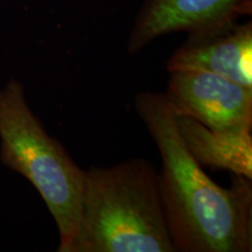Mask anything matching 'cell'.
I'll return each instance as SVG.
<instances>
[{
    "mask_svg": "<svg viewBox=\"0 0 252 252\" xmlns=\"http://www.w3.org/2000/svg\"><path fill=\"white\" fill-rule=\"evenodd\" d=\"M134 109L161 158L160 193L176 252H250L252 187L234 174L230 188L220 187L191 157L166 94L141 91Z\"/></svg>",
    "mask_w": 252,
    "mask_h": 252,
    "instance_id": "obj_1",
    "label": "cell"
},
{
    "mask_svg": "<svg viewBox=\"0 0 252 252\" xmlns=\"http://www.w3.org/2000/svg\"><path fill=\"white\" fill-rule=\"evenodd\" d=\"M63 252H176L151 161L86 171L80 223Z\"/></svg>",
    "mask_w": 252,
    "mask_h": 252,
    "instance_id": "obj_2",
    "label": "cell"
},
{
    "mask_svg": "<svg viewBox=\"0 0 252 252\" xmlns=\"http://www.w3.org/2000/svg\"><path fill=\"white\" fill-rule=\"evenodd\" d=\"M0 161L39 191L58 225V251H64L80 223L86 171L46 131L17 78L0 89Z\"/></svg>",
    "mask_w": 252,
    "mask_h": 252,
    "instance_id": "obj_3",
    "label": "cell"
},
{
    "mask_svg": "<svg viewBox=\"0 0 252 252\" xmlns=\"http://www.w3.org/2000/svg\"><path fill=\"white\" fill-rule=\"evenodd\" d=\"M166 96L176 115L213 130L252 128V88L197 70L169 72Z\"/></svg>",
    "mask_w": 252,
    "mask_h": 252,
    "instance_id": "obj_4",
    "label": "cell"
},
{
    "mask_svg": "<svg viewBox=\"0 0 252 252\" xmlns=\"http://www.w3.org/2000/svg\"><path fill=\"white\" fill-rule=\"evenodd\" d=\"M250 11L251 0H146L135 20L127 52L135 54L157 37L174 32L217 30Z\"/></svg>",
    "mask_w": 252,
    "mask_h": 252,
    "instance_id": "obj_5",
    "label": "cell"
},
{
    "mask_svg": "<svg viewBox=\"0 0 252 252\" xmlns=\"http://www.w3.org/2000/svg\"><path fill=\"white\" fill-rule=\"evenodd\" d=\"M168 72H212L252 88V25L231 23L217 30L188 34L167 62Z\"/></svg>",
    "mask_w": 252,
    "mask_h": 252,
    "instance_id": "obj_6",
    "label": "cell"
},
{
    "mask_svg": "<svg viewBox=\"0 0 252 252\" xmlns=\"http://www.w3.org/2000/svg\"><path fill=\"white\" fill-rule=\"evenodd\" d=\"M176 117L186 146L201 166L226 169L251 180L252 128L213 130L187 116Z\"/></svg>",
    "mask_w": 252,
    "mask_h": 252,
    "instance_id": "obj_7",
    "label": "cell"
}]
</instances>
